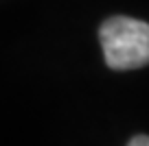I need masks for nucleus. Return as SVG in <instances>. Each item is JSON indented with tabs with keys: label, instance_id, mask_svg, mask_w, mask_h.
I'll return each instance as SVG.
<instances>
[{
	"label": "nucleus",
	"instance_id": "2",
	"mask_svg": "<svg viewBox=\"0 0 149 146\" xmlns=\"http://www.w3.org/2000/svg\"><path fill=\"white\" fill-rule=\"evenodd\" d=\"M127 146H149V135H134Z\"/></svg>",
	"mask_w": 149,
	"mask_h": 146
},
{
	"label": "nucleus",
	"instance_id": "1",
	"mask_svg": "<svg viewBox=\"0 0 149 146\" xmlns=\"http://www.w3.org/2000/svg\"><path fill=\"white\" fill-rule=\"evenodd\" d=\"M107 68L136 70L149 63V24L127 15L107 18L99 28Z\"/></svg>",
	"mask_w": 149,
	"mask_h": 146
}]
</instances>
